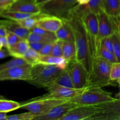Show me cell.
Instances as JSON below:
<instances>
[{
	"label": "cell",
	"mask_w": 120,
	"mask_h": 120,
	"mask_svg": "<svg viewBox=\"0 0 120 120\" xmlns=\"http://www.w3.org/2000/svg\"><path fill=\"white\" fill-rule=\"evenodd\" d=\"M85 89H77L61 86L56 84H52L46 88L48 93L36 97V99H57L69 100L70 98L83 93Z\"/></svg>",
	"instance_id": "obj_8"
},
{
	"label": "cell",
	"mask_w": 120,
	"mask_h": 120,
	"mask_svg": "<svg viewBox=\"0 0 120 120\" xmlns=\"http://www.w3.org/2000/svg\"><path fill=\"white\" fill-rule=\"evenodd\" d=\"M116 82H117V84H118V86H119L120 89V79H118V80H117L116 81Z\"/></svg>",
	"instance_id": "obj_50"
},
{
	"label": "cell",
	"mask_w": 120,
	"mask_h": 120,
	"mask_svg": "<svg viewBox=\"0 0 120 120\" xmlns=\"http://www.w3.org/2000/svg\"><path fill=\"white\" fill-rule=\"evenodd\" d=\"M4 8L3 6L2 5V4H1V3H0V13L2 11H4Z\"/></svg>",
	"instance_id": "obj_48"
},
{
	"label": "cell",
	"mask_w": 120,
	"mask_h": 120,
	"mask_svg": "<svg viewBox=\"0 0 120 120\" xmlns=\"http://www.w3.org/2000/svg\"><path fill=\"white\" fill-rule=\"evenodd\" d=\"M120 120V119H119V120Z\"/></svg>",
	"instance_id": "obj_53"
},
{
	"label": "cell",
	"mask_w": 120,
	"mask_h": 120,
	"mask_svg": "<svg viewBox=\"0 0 120 120\" xmlns=\"http://www.w3.org/2000/svg\"><path fill=\"white\" fill-rule=\"evenodd\" d=\"M79 105L78 104L67 100L53 107L45 115L37 117L35 120H61L69 111Z\"/></svg>",
	"instance_id": "obj_13"
},
{
	"label": "cell",
	"mask_w": 120,
	"mask_h": 120,
	"mask_svg": "<svg viewBox=\"0 0 120 120\" xmlns=\"http://www.w3.org/2000/svg\"><path fill=\"white\" fill-rule=\"evenodd\" d=\"M116 29L120 35V20H116Z\"/></svg>",
	"instance_id": "obj_47"
},
{
	"label": "cell",
	"mask_w": 120,
	"mask_h": 120,
	"mask_svg": "<svg viewBox=\"0 0 120 120\" xmlns=\"http://www.w3.org/2000/svg\"><path fill=\"white\" fill-rule=\"evenodd\" d=\"M35 115L28 111L19 114L8 116L7 120H32L35 119Z\"/></svg>",
	"instance_id": "obj_32"
},
{
	"label": "cell",
	"mask_w": 120,
	"mask_h": 120,
	"mask_svg": "<svg viewBox=\"0 0 120 120\" xmlns=\"http://www.w3.org/2000/svg\"><path fill=\"white\" fill-rule=\"evenodd\" d=\"M98 21V30L101 41L103 38L110 36L116 32V20L109 16L103 9L97 14Z\"/></svg>",
	"instance_id": "obj_14"
},
{
	"label": "cell",
	"mask_w": 120,
	"mask_h": 120,
	"mask_svg": "<svg viewBox=\"0 0 120 120\" xmlns=\"http://www.w3.org/2000/svg\"><path fill=\"white\" fill-rule=\"evenodd\" d=\"M62 48H63V41L57 39L53 43L50 55L56 57L62 56Z\"/></svg>",
	"instance_id": "obj_37"
},
{
	"label": "cell",
	"mask_w": 120,
	"mask_h": 120,
	"mask_svg": "<svg viewBox=\"0 0 120 120\" xmlns=\"http://www.w3.org/2000/svg\"><path fill=\"white\" fill-rule=\"evenodd\" d=\"M63 20L69 23L73 32L76 48V61L83 64L90 74L91 64L89 45L79 4L70 12L68 18Z\"/></svg>",
	"instance_id": "obj_1"
},
{
	"label": "cell",
	"mask_w": 120,
	"mask_h": 120,
	"mask_svg": "<svg viewBox=\"0 0 120 120\" xmlns=\"http://www.w3.org/2000/svg\"><path fill=\"white\" fill-rule=\"evenodd\" d=\"M77 4V0H51L40 7L42 14L66 19Z\"/></svg>",
	"instance_id": "obj_6"
},
{
	"label": "cell",
	"mask_w": 120,
	"mask_h": 120,
	"mask_svg": "<svg viewBox=\"0 0 120 120\" xmlns=\"http://www.w3.org/2000/svg\"><path fill=\"white\" fill-rule=\"evenodd\" d=\"M63 19L52 15L42 14L38 21L36 26L48 30L56 33L63 25Z\"/></svg>",
	"instance_id": "obj_16"
},
{
	"label": "cell",
	"mask_w": 120,
	"mask_h": 120,
	"mask_svg": "<svg viewBox=\"0 0 120 120\" xmlns=\"http://www.w3.org/2000/svg\"><path fill=\"white\" fill-rule=\"evenodd\" d=\"M38 63L51 64V65H56L62 68V69L67 68L69 65V62L63 56L56 57V56H52V55L41 56L39 59Z\"/></svg>",
	"instance_id": "obj_20"
},
{
	"label": "cell",
	"mask_w": 120,
	"mask_h": 120,
	"mask_svg": "<svg viewBox=\"0 0 120 120\" xmlns=\"http://www.w3.org/2000/svg\"><path fill=\"white\" fill-rule=\"evenodd\" d=\"M101 45L104 46L106 49L109 50L110 51L114 52V48H113V43H112V38L111 36H107L101 40Z\"/></svg>",
	"instance_id": "obj_38"
},
{
	"label": "cell",
	"mask_w": 120,
	"mask_h": 120,
	"mask_svg": "<svg viewBox=\"0 0 120 120\" xmlns=\"http://www.w3.org/2000/svg\"><path fill=\"white\" fill-rule=\"evenodd\" d=\"M5 10L31 14H39L41 9L35 0H17L11 4Z\"/></svg>",
	"instance_id": "obj_15"
},
{
	"label": "cell",
	"mask_w": 120,
	"mask_h": 120,
	"mask_svg": "<svg viewBox=\"0 0 120 120\" xmlns=\"http://www.w3.org/2000/svg\"><path fill=\"white\" fill-rule=\"evenodd\" d=\"M99 57H102L103 59L106 60L108 62L111 63H114L117 62V58H116L114 52H112L108 50L102 45H101L100 50Z\"/></svg>",
	"instance_id": "obj_31"
},
{
	"label": "cell",
	"mask_w": 120,
	"mask_h": 120,
	"mask_svg": "<svg viewBox=\"0 0 120 120\" xmlns=\"http://www.w3.org/2000/svg\"><path fill=\"white\" fill-rule=\"evenodd\" d=\"M112 63L102 57L94 60L90 71L88 87H104L109 86H116L117 82L110 79V70Z\"/></svg>",
	"instance_id": "obj_4"
},
{
	"label": "cell",
	"mask_w": 120,
	"mask_h": 120,
	"mask_svg": "<svg viewBox=\"0 0 120 120\" xmlns=\"http://www.w3.org/2000/svg\"><path fill=\"white\" fill-rule=\"evenodd\" d=\"M113 43L114 53L117 58V62H120V35L116 29V32L111 35Z\"/></svg>",
	"instance_id": "obj_29"
},
{
	"label": "cell",
	"mask_w": 120,
	"mask_h": 120,
	"mask_svg": "<svg viewBox=\"0 0 120 120\" xmlns=\"http://www.w3.org/2000/svg\"><path fill=\"white\" fill-rule=\"evenodd\" d=\"M65 100L36 99L33 98L21 103V109L28 110L35 117H39L48 113L53 107L65 101ZM35 117V118H36Z\"/></svg>",
	"instance_id": "obj_7"
},
{
	"label": "cell",
	"mask_w": 120,
	"mask_h": 120,
	"mask_svg": "<svg viewBox=\"0 0 120 120\" xmlns=\"http://www.w3.org/2000/svg\"><path fill=\"white\" fill-rule=\"evenodd\" d=\"M83 5L86 9L97 14L102 9V0H90L87 4Z\"/></svg>",
	"instance_id": "obj_33"
},
{
	"label": "cell",
	"mask_w": 120,
	"mask_h": 120,
	"mask_svg": "<svg viewBox=\"0 0 120 120\" xmlns=\"http://www.w3.org/2000/svg\"><path fill=\"white\" fill-rule=\"evenodd\" d=\"M115 97H116V98H118V99H120V91L119 93H118L117 94H116V96H115Z\"/></svg>",
	"instance_id": "obj_49"
},
{
	"label": "cell",
	"mask_w": 120,
	"mask_h": 120,
	"mask_svg": "<svg viewBox=\"0 0 120 120\" xmlns=\"http://www.w3.org/2000/svg\"><path fill=\"white\" fill-rule=\"evenodd\" d=\"M53 83L59 86H61L66 87L74 88L70 71L68 68L62 70V72L55 79Z\"/></svg>",
	"instance_id": "obj_23"
},
{
	"label": "cell",
	"mask_w": 120,
	"mask_h": 120,
	"mask_svg": "<svg viewBox=\"0 0 120 120\" xmlns=\"http://www.w3.org/2000/svg\"><path fill=\"white\" fill-rule=\"evenodd\" d=\"M54 42H50V43H46L42 48L41 51L39 52V54L41 56H48L50 55L52 49L53 45Z\"/></svg>",
	"instance_id": "obj_39"
},
{
	"label": "cell",
	"mask_w": 120,
	"mask_h": 120,
	"mask_svg": "<svg viewBox=\"0 0 120 120\" xmlns=\"http://www.w3.org/2000/svg\"><path fill=\"white\" fill-rule=\"evenodd\" d=\"M40 56H41V55L39 53L29 47L23 56V58L26 61L28 64L34 65L38 63Z\"/></svg>",
	"instance_id": "obj_27"
},
{
	"label": "cell",
	"mask_w": 120,
	"mask_h": 120,
	"mask_svg": "<svg viewBox=\"0 0 120 120\" xmlns=\"http://www.w3.org/2000/svg\"><path fill=\"white\" fill-rule=\"evenodd\" d=\"M62 56L69 63L76 61V48L75 42L63 41Z\"/></svg>",
	"instance_id": "obj_22"
},
{
	"label": "cell",
	"mask_w": 120,
	"mask_h": 120,
	"mask_svg": "<svg viewBox=\"0 0 120 120\" xmlns=\"http://www.w3.org/2000/svg\"><path fill=\"white\" fill-rule=\"evenodd\" d=\"M21 103L5 98L0 99V112H8L21 109Z\"/></svg>",
	"instance_id": "obj_25"
},
{
	"label": "cell",
	"mask_w": 120,
	"mask_h": 120,
	"mask_svg": "<svg viewBox=\"0 0 120 120\" xmlns=\"http://www.w3.org/2000/svg\"><path fill=\"white\" fill-rule=\"evenodd\" d=\"M63 25L55 33L57 39L65 42H74L73 32L70 25L66 20H63Z\"/></svg>",
	"instance_id": "obj_19"
},
{
	"label": "cell",
	"mask_w": 120,
	"mask_h": 120,
	"mask_svg": "<svg viewBox=\"0 0 120 120\" xmlns=\"http://www.w3.org/2000/svg\"><path fill=\"white\" fill-rule=\"evenodd\" d=\"M6 38H7V45H8V48H7L13 46L16 43H17L18 42H20V41L23 39L19 37L16 34H14V33L11 32L10 31H8V30H7Z\"/></svg>",
	"instance_id": "obj_34"
},
{
	"label": "cell",
	"mask_w": 120,
	"mask_h": 120,
	"mask_svg": "<svg viewBox=\"0 0 120 120\" xmlns=\"http://www.w3.org/2000/svg\"><path fill=\"white\" fill-rule=\"evenodd\" d=\"M28 64L26 61L23 58H16L14 57V59L7 62L0 64V71L8 68H12L16 66L23 65V64Z\"/></svg>",
	"instance_id": "obj_28"
},
{
	"label": "cell",
	"mask_w": 120,
	"mask_h": 120,
	"mask_svg": "<svg viewBox=\"0 0 120 120\" xmlns=\"http://www.w3.org/2000/svg\"><path fill=\"white\" fill-rule=\"evenodd\" d=\"M0 24L3 25L7 30L16 34L23 39H27L30 30L22 27L16 21L12 20H0Z\"/></svg>",
	"instance_id": "obj_17"
},
{
	"label": "cell",
	"mask_w": 120,
	"mask_h": 120,
	"mask_svg": "<svg viewBox=\"0 0 120 120\" xmlns=\"http://www.w3.org/2000/svg\"><path fill=\"white\" fill-rule=\"evenodd\" d=\"M110 79L115 82L120 79V62L112 63L110 70Z\"/></svg>",
	"instance_id": "obj_35"
},
{
	"label": "cell",
	"mask_w": 120,
	"mask_h": 120,
	"mask_svg": "<svg viewBox=\"0 0 120 120\" xmlns=\"http://www.w3.org/2000/svg\"><path fill=\"white\" fill-rule=\"evenodd\" d=\"M29 47L34 50H36V52L39 53L41 49H42L45 45L46 43H44V42H29Z\"/></svg>",
	"instance_id": "obj_40"
},
{
	"label": "cell",
	"mask_w": 120,
	"mask_h": 120,
	"mask_svg": "<svg viewBox=\"0 0 120 120\" xmlns=\"http://www.w3.org/2000/svg\"><path fill=\"white\" fill-rule=\"evenodd\" d=\"M27 41L29 42H44V43H50V42H55V40L53 39L50 38L46 37V36H43L40 34H36V33L30 32L27 38ZM57 41V40H56Z\"/></svg>",
	"instance_id": "obj_30"
},
{
	"label": "cell",
	"mask_w": 120,
	"mask_h": 120,
	"mask_svg": "<svg viewBox=\"0 0 120 120\" xmlns=\"http://www.w3.org/2000/svg\"><path fill=\"white\" fill-rule=\"evenodd\" d=\"M32 65L29 64L16 66L0 71V81L24 80L32 79Z\"/></svg>",
	"instance_id": "obj_11"
},
{
	"label": "cell",
	"mask_w": 120,
	"mask_h": 120,
	"mask_svg": "<svg viewBox=\"0 0 120 120\" xmlns=\"http://www.w3.org/2000/svg\"><path fill=\"white\" fill-rule=\"evenodd\" d=\"M29 48V42L23 39L11 48H8L10 56L16 58H23V56Z\"/></svg>",
	"instance_id": "obj_21"
},
{
	"label": "cell",
	"mask_w": 120,
	"mask_h": 120,
	"mask_svg": "<svg viewBox=\"0 0 120 120\" xmlns=\"http://www.w3.org/2000/svg\"><path fill=\"white\" fill-rule=\"evenodd\" d=\"M7 33V30L6 29V28H5L3 25L0 24V36H6Z\"/></svg>",
	"instance_id": "obj_43"
},
{
	"label": "cell",
	"mask_w": 120,
	"mask_h": 120,
	"mask_svg": "<svg viewBox=\"0 0 120 120\" xmlns=\"http://www.w3.org/2000/svg\"></svg>",
	"instance_id": "obj_54"
},
{
	"label": "cell",
	"mask_w": 120,
	"mask_h": 120,
	"mask_svg": "<svg viewBox=\"0 0 120 120\" xmlns=\"http://www.w3.org/2000/svg\"><path fill=\"white\" fill-rule=\"evenodd\" d=\"M112 93L101 87H87L80 94L70 98V101L78 105H97L116 99Z\"/></svg>",
	"instance_id": "obj_5"
},
{
	"label": "cell",
	"mask_w": 120,
	"mask_h": 120,
	"mask_svg": "<svg viewBox=\"0 0 120 120\" xmlns=\"http://www.w3.org/2000/svg\"><path fill=\"white\" fill-rule=\"evenodd\" d=\"M3 98H5V97H4L3 96H1V95H0V99H3Z\"/></svg>",
	"instance_id": "obj_51"
},
{
	"label": "cell",
	"mask_w": 120,
	"mask_h": 120,
	"mask_svg": "<svg viewBox=\"0 0 120 120\" xmlns=\"http://www.w3.org/2000/svg\"><path fill=\"white\" fill-rule=\"evenodd\" d=\"M99 110L97 105H79L69 111L61 120H90Z\"/></svg>",
	"instance_id": "obj_12"
},
{
	"label": "cell",
	"mask_w": 120,
	"mask_h": 120,
	"mask_svg": "<svg viewBox=\"0 0 120 120\" xmlns=\"http://www.w3.org/2000/svg\"><path fill=\"white\" fill-rule=\"evenodd\" d=\"M41 15H42V13L34 15V16H30V17L26 18L21 20V21H16V22H18L23 28L31 30L32 28H34V27L36 26L39 18L41 16Z\"/></svg>",
	"instance_id": "obj_26"
},
{
	"label": "cell",
	"mask_w": 120,
	"mask_h": 120,
	"mask_svg": "<svg viewBox=\"0 0 120 120\" xmlns=\"http://www.w3.org/2000/svg\"><path fill=\"white\" fill-rule=\"evenodd\" d=\"M17 0H0V3L3 6L4 9H7L8 7L13 2H15Z\"/></svg>",
	"instance_id": "obj_42"
},
{
	"label": "cell",
	"mask_w": 120,
	"mask_h": 120,
	"mask_svg": "<svg viewBox=\"0 0 120 120\" xmlns=\"http://www.w3.org/2000/svg\"><path fill=\"white\" fill-rule=\"evenodd\" d=\"M51 1V0H35V2L38 5L41 6L42 5L45 4L47 3L49 1Z\"/></svg>",
	"instance_id": "obj_44"
},
{
	"label": "cell",
	"mask_w": 120,
	"mask_h": 120,
	"mask_svg": "<svg viewBox=\"0 0 120 120\" xmlns=\"http://www.w3.org/2000/svg\"><path fill=\"white\" fill-rule=\"evenodd\" d=\"M30 32L36 33V34H40V35L46 36V37L50 38L53 39L55 40V41L57 40L55 33L49 32L48 31V30H45V29H42V28H40V27L38 26H36L34 27V28H32V29L30 30Z\"/></svg>",
	"instance_id": "obj_36"
},
{
	"label": "cell",
	"mask_w": 120,
	"mask_h": 120,
	"mask_svg": "<svg viewBox=\"0 0 120 120\" xmlns=\"http://www.w3.org/2000/svg\"><path fill=\"white\" fill-rule=\"evenodd\" d=\"M10 56L9 50L7 48H2L0 49V59H3Z\"/></svg>",
	"instance_id": "obj_41"
},
{
	"label": "cell",
	"mask_w": 120,
	"mask_h": 120,
	"mask_svg": "<svg viewBox=\"0 0 120 120\" xmlns=\"http://www.w3.org/2000/svg\"><path fill=\"white\" fill-rule=\"evenodd\" d=\"M68 68L70 71L74 88L81 89L89 87L90 74L83 64L75 61L69 63Z\"/></svg>",
	"instance_id": "obj_9"
},
{
	"label": "cell",
	"mask_w": 120,
	"mask_h": 120,
	"mask_svg": "<svg viewBox=\"0 0 120 120\" xmlns=\"http://www.w3.org/2000/svg\"><path fill=\"white\" fill-rule=\"evenodd\" d=\"M102 9L111 18L120 20V0H102Z\"/></svg>",
	"instance_id": "obj_18"
},
{
	"label": "cell",
	"mask_w": 120,
	"mask_h": 120,
	"mask_svg": "<svg viewBox=\"0 0 120 120\" xmlns=\"http://www.w3.org/2000/svg\"><path fill=\"white\" fill-rule=\"evenodd\" d=\"M82 21L85 28L89 45L91 64L99 57L101 41L100 38L97 14L86 9L83 5L79 4Z\"/></svg>",
	"instance_id": "obj_2"
},
{
	"label": "cell",
	"mask_w": 120,
	"mask_h": 120,
	"mask_svg": "<svg viewBox=\"0 0 120 120\" xmlns=\"http://www.w3.org/2000/svg\"><path fill=\"white\" fill-rule=\"evenodd\" d=\"M99 111L90 120H118L120 118V99L98 104Z\"/></svg>",
	"instance_id": "obj_10"
},
{
	"label": "cell",
	"mask_w": 120,
	"mask_h": 120,
	"mask_svg": "<svg viewBox=\"0 0 120 120\" xmlns=\"http://www.w3.org/2000/svg\"><path fill=\"white\" fill-rule=\"evenodd\" d=\"M1 48H2V47H1V45H0V49H1Z\"/></svg>",
	"instance_id": "obj_52"
},
{
	"label": "cell",
	"mask_w": 120,
	"mask_h": 120,
	"mask_svg": "<svg viewBox=\"0 0 120 120\" xmlns=\"http://www.w3.org/2000/svg\"><path fill=\"white\" fill-rule=\"evenodd\" d=\"M36 15H38V14H27V13L20 12L4 10L0 13V17L4 18L7 19L12 20V21H19Z\"/></svg>",
	"instance_id": "obj_24"
},
{
	"label": "cell",
	"mask_w": 120,
	"mask_h": 120,
	"mask_svg": "<svg viewBox=\"0 0 120 120\" xmlns=\"http://www.w3.org/2000/svg\"><path fill=\"white\" fill-rule=\"evenodd\" d=\"M7 112H0V120H7Z\"/></svg>",
	"instance_id": "obj_45"
},
{
	"label": "cell",
	"mask_w": 120,
	"mask_h": 120,
	"mask_svg": "<svg viewBox=\"0 0 120 120\" xmlns=\"http://www.w3.org/2000/svg\"><path fill=\"white\" fill-rule=\"evenodd\" d=\"M90 0H77V3L79 5L87 4Z\"/></svg>",
	"instance_id": "obj_46"
},
{
	"label": "cell",
	"mask_w": 120,
	"mask_h": 120,
	"mask_svg": "<svg viewBox=\"0 0 120 120\" xmlns=\"http://www.w3.org/2000/svg\"><path fill=\"white\" fill-rule=\"evenodd\" d=\"M63 69L56 65L38 63L32 65V79L28 83L39 88H46L51 85Z\"/></svg>",
	"instance_id": "obj_3"
}]
</instances>
